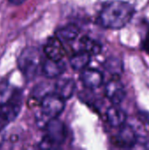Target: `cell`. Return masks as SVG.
<instances>
[{"mask_svg":"<svg viewBox=\"0 0 149 150\" xmlns=\"http://www.w3.org/2000/svg\"><path fill=\"white\" fill-rule=\"evenodd\" d=\"M134 13L135 9L130 3L113 0L104 5L97 21L104 28L119 30L125 27L132 20Z\"/></svg>","mask_w":149,"mask_h":150,"instance_id":"1","label":"cell"},{"mask_svg":"<svg viewBox=\"0 0 149 150\" xmlns=\"http://www.w3.org/2000/svg\"><path fill=\"white\" fill-rule=\"evenodd\" d=\"M42 62L39 49L34 47H27L21 52L18 59V66L25 78L32 81L38 76Z\"/></svg>","mask_w":149,"mask_h":150,"instance_id":"2","label":"cell"},{"mask_svg":"<svg viewBox=\"0 0 149 150\" xmlns=\"http://www.w3.org/2000/svg\"><path fill=\"white\" fill-rule=\"evenodd\" d=\"M45 137L40 144L42 149L58 148L67 139V129L63 122L57 118L50 119L45 127Z\"/></svg>","mask_w":149,"mask_h":150,"instance_id":"3","label":"cell"},{"mask_svg":"<svg viewBox=\"0 0 149 150\" xmlns=\"http://www.w3.org/2000/svg\"><path fill=\"white\" fill-rule=\"evenodd\" d=\"M21 91L16 90L6 102L0 103V120L5 126L14 121L18 116L22 105Z\"/></svg>","mask_w":149,"mask_h":150,"instance_id":"4","label":"cell"},{"mask_svg":"<svg viewBox=\"0 0 149 150\" xmlns=\"http://www.w3.org/2000/svg\"><path fill=\"white\" fill-rule=\"evenodd\" d=\"M40 105L43 115L53 119L57 118L63 112L65 101L56 93H47L43 96Z\"/></svg>","mask_w":149,"mask_h":150,"instance_id":"5","label":"cell"},{"mask_svg":"<svg viewBox=\"0 0 149 150\" xmlns=\"http://www.w3.org/2000/svg\"><path fill=\"white\" fill-rule=\"evenodd\" d=\"M138 134L131 126H124L113 137V144L120 149H133L137 144Z\"/></svg>","mask_w":149,"mask_h":150,"instance_id":"6","label":"cell"},{"mask_svg":"<svg viewBox=\"0 0 149 150\" xmlns=\"http://www.w3.org/2000/svg\"><path fill=\"white\" fill-rule=\"evenodd\" d=\"M105 95L113 105L121 104L126 96L123 83L119 78L110 80L105 86Z\"/></svg>","mask_w":149,"mask_h":150,"instance_id":"7","label":"cell"},{"mask_svg":"<svg viewBox=\"0 0 149 150\" xmlns=\"http://www.w3.org/2000/svg\"><path fill=\"white\" fill-rule=\"evenodd\" d=\"M44 53L47 58L60 61L65 55V49L62 46V41H61L57 37L49 38L44 46Z\"/></svg>","mask_w":149,"mask_h":150,"instance_id":"8","label":"cell"},{"mask_svg":"<svg viewBox=\"0 0 149 150\" xmlns=\"http://www.w3.org/2000/svg\"><path fill=\"white\" fill-rule=\"evenodd\" d=\"M81 81L83 84L89 89L99 88L104 82L103 74L95 69H84L81 74Z\"/></svg>","mask_w":149,"mask_h":150,"instance_id":"9","label":"cell"},{"mask_svg":"<svg viewBox=\"0 0 149 150\" xmlns=\"http://www.w3.org/2000/svg\"><path fill=\"white\" fill-rule=\"evenodd\" d=\"M41 69L44 76L47 78H54L61 76L66 69L65 63L60 61H54L52 59H46L42 62Z\"/></svg>","mask_w":149,"mask_h":150,"instance_id":"10","label":"cell"},{"mask_svg":"<svg viewBox=\"0 0 149 150\" xmlns=\"http://www.w3.org/2000/svg\"><path fill=\"white\" fill-rule=\"evenodd\" d=\"M106 119L108 123L113 127H122L126 120V113L124 110L119 108L118 105L111 106L106 111Z\"/></svg>","mask_w":149,"mask_h":150,"instance_id":"11","label":"cell"},{"mask_svg":"<svg viewBox=\"0 0 149 150\" xmlns=\"http://www.w3.org/2000/svg\"><path fill=\"white\" fill-rule=\"evenodd\" d=\"M76 90V83L73 79H61L54 84V91L64 100L70 98Z\"/></svg>","mask_w":149,"mask_h":150,"instance_id":"12","label":"cell"},{"mask_svg":"<svg viewBox=\"0 0 149 150\" xmlns=\"http://www.w3.org/2000/svg\"><path fill=\"white\" fill-rule=\"evenodd\" d=\"M79 33L80 31L77 25L75 24H68L56 31V37L61 41H71L78 36Z\"/></svg>","mask_w":149,"mask_h":150,"instance_id":"13","label":"cell"},{"mask_svg":"<svg viewBox=\"0 0 149 150\" xmlns=\"http://www.w3.org/2000/svg\"><path fill=\"white\" fill-rule=\"evenodd\" d=\"M79 45L81 51L89 53L90 55L98 54L102 51V45L96 40L90 38L88 36H83L79 40Z\"/></svg>","mask_w":149,"mask_h":150,"instance_id":"14","label":"cell"},{"mask_svg":"<svg viewBox=\"0 0 149 150\" xmlns=\"http://www.w3.org/2000/svg\"><path fill=\"white\" fill-rule=\"evenodd\" d=\"M90 54L87 52L81 51L74 54L70 58V65L75 70H83L84 69L90 62Z\"/></svg>","mask_w":149,"mask_h":150,"instance_id":"15","label":"cell"},{"mask_svg":"<svg viewBox=\"0 0 149 150\" xmlns=\"http://www.w3.org/2000/svg\"><path fill=\"white\" fill-rule=\"evenodd\" d=\"M104 68L106 71L114 76H120L124 71L123 62L116 57H110L106 59L104 63Z\"/></svg>","mask_w":149,"mask_h":150,"instance_id":"16","label":"cell"},{"mask_svg":"<svg viewBox=\"0 0 149 150\" xmlns=\"http://www.w3.org/2000/svg\"><path fill=\"white\" fill-rule=\"evenodd\" d=\"M147 25H148V29L141 40V48L149 54V22L148 21L147 23Z\"/></svg>","mask_w":149,"mask_h":150,"instance_id":"17","label":"cell"},{"mask_svg":"<svg viewBox=\"0 0 149 150\" xmlns=\"http://www.w3.org/2000/svg\"><path fill=\"white\" fill-rule=\"evenodd\" d=\"M9 88V83L6 80L0 81V100H2L6 95Z\"/></svg>","mask_w":149,"mask_h":150,"instance_id":"18","label":"cell"},{"mask_svg":"<svg viewBox=\"0 0 149 150\" xmlns=\"http://www.w3.org/2000/svg\"><path fill=\"white\" fill-rule=\"evenodd\" d=\"M138 119L145 125L149 126V112L147 111H139L138 112Z\"/></svg>","mask_w":149,"mask_h":150,"instance_id":"19","label":"cell"},{"mask_svg":"<svg viewBox=\"0 0 149 150\" xmlns=\"http://www.w3.org/2000/svg\"><path fill=\"white\" fill-rule=\"evenodd\" d=\"M137 144H141L144 149H149V138L147 136L138 135Z\"/></svg>","mask_w":149,"mask_h":150,"instance_id":"20","label":"cell"},{"mask_svg":"<svg viewBox=\"0 0 149 150\" xmlns=\"http://www.w3.org/2000/svg\"><path fill=\"white\" fill-rule=\"evenodd\" d=\"M26 0H9L10 3L13 4H21L24 2H25Z\"/></svg>","mask_w":149,"mask_h":150,"instance_id":"21","label":"cell"}]
</instances>
